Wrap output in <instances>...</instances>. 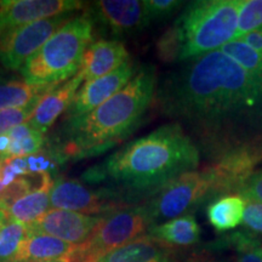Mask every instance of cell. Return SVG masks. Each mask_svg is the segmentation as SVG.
Instances as JSON below:
<instances>
[{
	"label": "cell",
	"instance_id": "1",
	"mask_svg": "<svg viewBox=\"0 0 262 262\" xmlns=\"http://www.w3.org/2000/svg\"><path fill=\"white\" fill-rule=\"evenodd\" d=\"M156 102L164 116L191 131L212 160L262 140V83L220 50L170 73Z\"/></svg>",
	"mask_w": 262,
	"mask_h": 262
},
{
	"label": "cell",
	"instance_id": "2",
	"mask_svg": "<svg viewBox=\"0 0 262 262\" xmlns=\"http://www.w3.org/2000/svg\"><path fill=\"white\" fill-rule=\"evenodd\" d=\"M201 163V152L189 134L178 123L159 126L126 143L102 164L84 175L89 182H108L123 203L131 198H149L166 183Z\"/></svg>",
	"mask_w": 262,
	"mask_h": 262
},
{
	"label": "cell",
	"instance_id": "3",
	"mask_svg": "<svg viewBox=\"0 0 262 262\" xmlns=\"http://www.w3.org/2000/svg\"><path fill=\"white\" fill-rule=\"evenodd\" d=\"M157 90L158 77L155 66H140L129 84L110 100L84 116L64 119L52 150L61 162L107 152L141 125L156 101Z\"/></svg>",
	"mask_w": 262,
	"mask_h": 262
},
{
	"label": "cell",
	"instance_id": "4",
	"mask_svg": "<svg viewBox=\"0 0 262 262\" xmlns=\"http://www.w3.org/2000/svg\"><path fill=\"white\" fill-rule=\"evenodd\" d=\"M94 18L89 12L73 16L19 70L24 79L38 85L61 84L74 77L93 42Z\"/></svg>",
	"mask_w": 262,
	"mask_h": 262
},
{
	"label": "cell",
	"instance_id": "5",
	"mask_svg": "<svg viewBox=\"0 0 262 262\" xmlns=\"http://www.w3.org/2000/svg\"><path fill=\"white\" fill-rule=\"evenodd\" d=\"M241 0H198L186 6L178 22L182 35L180 61L217 51L234 40Z\"/></svg>",
	"mask_w": 262,
	"mask_h": 262
},
{
	"label": "cell",
	"instance_id": "6",
	"mask_svg": "<svg viewBox=\"0 0 262 262\" xmlns=\"http://www.w3.org/2000/svg\"><path fill=\"white\" fill-rule=\"evenodd\" d=\"M215 176L206 166L203 170L188 171L166 183L158 192L147 199L143 209L149 227L180 216L191 214V210L206 199H214Z\"/></svg>",
	"mask_w": 262,
	"mask_h": 262
},
{
	"label": "cell",
	"instance_id": "7",
	"mask_svg": "<svg viewBox=\"0 0 262 262\" xmlns=\"http://www.w3.org/2000/svg\"><path fill=\"white\" fill-rule=\"evenodd\" d=\"M149 222L142 205H125L101 216L89 238L77 245L70 262H96L148 231Z\"/></svg>",
	"mask_w": 262,
	"mask_h": 262
},
{
	"label": "cell",
	"instance_id": "8",
	"mask_svg": "<svg viewBox=\"0 0 262 262\" xmlns=\"http://www.w3.org/2000/svg\"><path fill=\"white\" fill-rule=\"evenodd\" d=\"M72 17V14L52 16L9 32L0 38V63L8 70H21L26 61Z\"/></svg>",
	"mask_w": 262,
	"mask_h": 262
},
{
	"label": "cell",
	"instance_id": "9",
	"mask_svg": "<svg viewBox=\"0 0 262 262\" xmlns=\"http://www.w3.org/2000/svg\"><path fill=\"white\" fill-rule=\"evenodd\" d=\"M51 208L102 216L129 205L120 201L112 191H93L78 180L58 179L50 191Z\"/></svg>",
	"mask_w": 262,
	"mask_h": 262
},
{
	"label": "cell",
	"instance_id": "10",
	"mask_svg": "<svg viewBox=\"0 0 262 262\" xmlns=\"http://www.w3.org/2000/svg\"><path fill=\"white\" fill-rule=\"evenodd\" d=\"M261 162L262 140L228 150L212 160L209 168L215 176L216 196L237 193Z\"/></svg>",
	"mask_w": 262,
	"mask_h": 262
},
{
	"label": "cell",
	"instance_id": "11",
	"mask_svg": "<svg viewBox=\"0 0 262 262\" xmlns=\"http://www.w3.org/2000/svg\"><path fill=\"white\" fill-rule=\"evenodd\" d=\"M78 0H2L0 38L22 26L62 14H72L83 8Z\"/></svg>",
	"mask_w": 262,
	"mask_h": 262
},
{
	"label": "cell",
	"instance_id": "12",
	"mask_svg": "<svg viewBox=\"0 0 262 262\" xmlns=\"http://www.w3.org/2000/svg\"><path fill=\"white\" fill-rule=\"evenodd\" d=\"M139 68L140 67H137L134 61L129 58L116 71L97 79L85 81L83 86L79 88L73 102L67 110L66 119L81 117L101 106L117 93H119L123 88H125L129 81L135 77Z\"/></svg>",
	"mask_w": 262,
	"mask_h": 262
},
{
	"label": "cell",
	"instance_id": "13",
	"mask_svg": "<svg viewBox=\"0 0 262 262\" xmlns=\"http://www.w3.org/2000/svg\"><path fill=\"white\" fill-rule=\"evenodd\" d=\"M101 220V216L51 209L28 226L29 233L47 234L73 245L84 243Z\"/></svg>",
	"mask_w": 262,
	"mask_h": 262
},
{
	"label": "cell",
	"instance_id": "14",
	"mask_svg": "<svg viewBox=\"0 0 262 262\" xmlns=\"http://www.w3.org/2000/svg\"><path fill=\"white\" fill-rule=\"evenodd\" d=\"M91 15L116 37L136 34L150 24L146 14L145 3L139 0L95 2Z\"/></svg>",
	"mask_w": 262,
	"mask_h": 262
},
{
	"label": "cell",
	"instance_id": "15",
	"mask_svg": "<svg viewBox=\"0 0 262 262\" xmlns=\"http://www.w3.org/2000/svg\"><path fill=\"white\" fill-rule=\"evenodd\" d=\"M129 58V52L122 41L100 39L86 49L77 74L85 81L97 79L116 71Z\"/></svg>",
	"mask_w": 262,
	"mask_h": 262
},
{
	"label": "cell",
	"instance_id": "16",
	"mask_svg": "<svg viewBox=\"0 0 262 262\" xmlns=\"http://www.w3.org/2000/svg\"><path fill=\"white\" fill-rule=\"evenodd\" d=\"M83 79L78 74L67 81L56 85L51 91L42 96L35 107L34 114L29 120L33 125L45 134L57 118L68 110L79 90Z\"/></svg>",
	"mask_w": 262,
	"mask_h": 262
},
{
	"label": "cell",
	"instance_id": "17",
	"mask_svg": "<svg viewBox=\"0 0 262 262\" xmlns=\"http://www.w3.org/2000/svg\"><path fill=\"white\" fill-rule=\"evenodd\" d=\"M173 250L149 234H143L114 249L96 262H173Z\"/></svg>",
	"mask_w": 262,
	"mask_h": 262
},
{
	"label": "cell",
	"instance_id": "18",
	"mask_svg": "<svg viewBox=\"0 0 262 262\" xmlns=\"http://www.w3.org/2000/svg\"><path fill=\"white\" fill-rule=\"evenodd\" d=\"M75 247L77 245L51 235L29 233L19 245L17 253L6 262H41L68 258Z\"/></svg>",
	"mask_w": 262,
	"mask_h": 262
},
{
	"label": "cell",
	"instance_id": "19",
	"mask_svg": "<svg viewBox=\"0 0 262 262\" xmlns=\"http://www.w3.org/2000/svg\"><path fill=\"white\" fill-rule=\"evenodd\" d=\"M201 226L192 214L180 216L163 224L152 226L147 234L172 249L189 248L201 241Z\"/></svg>",
	"mask_w": 262,
	"mask_h": 262
},
{
	"label": "cell",
	"instance_id": "20",
	"mask_svg": "<svg viewBox=\"0 0 262 262\" xmlns=\"http://www.w3.org/2000/svg\"><path fill=\"white\" fill-rule=\"evenodd\" d=\"M245 199L238 193L216 196L206 206V217L216 232H228L243 224Z\"/></svg>",
	"mask_w": 262,
	"mask_h": 262
},
{
	"label": "cell",
	"instance_id": "21",
	"mask_svg": "<svg viewBox=\"0 0 262 262\" xmlns=\"http://www.w3.org/2000/svg\"><path fill=\"white\" fill-rule=\"evenodd\" d=\"M52 185L54 182L21 196L3 210V212L10 220L25 225L33 224L50 210V191Z\"/></svg>",
	"mask_w": 262,
	"mask_h": 262
},
{
	"label": "cell",
	"instance_id": "22",
	"mask_svg": "<svg viewBox=\"0 0 262 262\" xmlns=\"http://www.w3.org/2000/svg\"><path fill=\"white\" fill-rule=\"evenodd\" d=\"M58 84L38 85L26 80L0 81V111L25 107L33 101L45 96Z\"/></svg>",
	"mask_w": 262,
	"mask_h": 262
},
{
	"label": "cell",
	"instance_id": "23",
	"mask_svg": "<svg viewBox=\"0 0 262 262\" xmlns=\"http://www.w3.org/2000/svg\"><path fill=\"white\" fill-rule=\"evenodd\" d=\"M222 247L233 249L237 262H262V241L245 231H239L225 237Z\"/></svg>",
	"mask_w": 262,
	"mask_h": 262
},
{
	"label": "cell",
	"instance_id": "24",
	"mask_svg": "<svg viewBox=\"0 0 262 262\" xmlns=\"http://www.w3.org/2000/svg\"><path fill=\"white\" fill-rule=\"evenodd\" d=\"M220 51L237 62L249 74L262 83V55L238 39L227 42L220 49Z\"/></svg>",
	"mask_w": 262,
	"mask_h": 262
},
{
	"label": "cell",
	"instance_id": "25",
	"mask_svg": "<svg viewBox=\"0 0 262 262\" xmlns=\"http://www.w3.org/2000/svg\"><path fill=\"white\" fill-rule=\"evenodd\" d=\"M28 234L27 225L6 219L0 227V262L9 261L14 256Z\"/></svg>",
	"mask_w": 262,
	"mask_h": 262
},
{
	"label": "cell",
	"instance_id": "26",
	"mask_svg": "<svg viewBox=\"0 0 262 262\" xmlns=\"http://www.w3.org/2000/svg\"><path fill=\"white\" fill-rule=\"evenodd\" d=\"M157 56L163 63H175L181 58L182 35L178 22L163 33L157 41Z\"/></svg>",
	"mask_w": 262,
	"mask_h": 262
},
{
	"label": "cell",
	"instance_id": "27",
	"mask_svg": "<svg viewBox=\"0 0 262 262\" xmlns=\"http://www.w3.org/2000/svg\"><path fill=\"white\" fill-rule=\"evenodd\" d=\"M262 28V0H241L235 39Z\"/></svg>",
	"mask_w": 262,
	"mask_h": 262
},
{
	"label": "cell",
	"instance_id": "28",
	"mask_svg": "<svg viewBox=\"0 0 262 262\" xmlns=\"http://www.w3.org/2000/svg\"><path fill=\"white\" fill-rule=\"evenodd\" d=\"M39 101H40V98L33 101L25 107L0 111V135L8 134L14 127L29 122L34 114L35 107H37Z\"/></svg>",
	"mask_w": 262,
	"mask_h": 262
},
{
	"label": "cell",
	"instance_id": "29",
	"mask_svg": "<svg viewBox=\"0 0 262 262\" xmlns=\"http://www.w3.org/2000/svg\"><path fill=\"white\" fill-rule=\"evenodd\" d=\"M143 3L149 22L170 18L183 4L179 0H146Z\"/></svg>",
	"mask_w": 262,
	"mask_h": 262
},
{
	"label": "cell",
	"instance_id": "30",
	"mask_svg": "<svg viewBox=\"0 0 262 262\" xmlns=\"http://www.w3.org/2000/svg\"><path fill=\"white\" fill-rule=\"evenodd\" d=\"M45 141V134L38 133L34 135L26 137L21 141H15L10 143L8 156L9 158H17V157H28L40 152Z\"/></svg>",
	"mask_w": 262,
	"mask_h": 262
},
{
	"label": "cell",
	"instance_id": "31",
	"mask_svg": "<svg viewBox=\"0 0 262 262\" xmlns=\"http://www.w3.org/2000/svg\"><path fill=\"white\" fill-rule=\"evenodd\" d=\"M243 231L262 238V204L251 199H245Z\"/></svg>",
	"mask_w": 262,
	"mask_h": 262
},
{
	"label": "cell",
	"instance_id": "32",
	"mask_svg": "<svg viewBox=\"0 0 262 262\" xmlns=\"http://www.w3.org/2000/svg\"><path fill=\"white\" fill-rule=\"evenodd\" d=\"M238 194L244 199H251L262 204V170L251 173L238 188Z\"/></svg>",
	"mask_w": 262,
	"mask_h": 262
},
{
	"label": "cell",
	"instance_id": "33",
	"mask_svg": "<svg viewBox=\"0 0 262 262\" xmlns=\"http://www.w3.org/2000/svg\"><path fill=\"white\" fill-rule=\"evenodd\" d=\"M175 262V261H173ZM179 262H237L235 256H220L216 255L210 249H203L201 251H195L185 260Z\"/></svg>",
	"mask_w": 262,
	"mask_h": 262
},
{
	"label": "cell",
	"instance_id": "34",
	"mask_svg": "<svg viewBox=\"0 0 262 262\" xmlns=\"http://www.w3.org/2000/svg\"><path fill=\"white\" fill-rule=\"evenodd\" d=\"M40 133L37 127L31 122H27V123H24L21 124V125L14 127L12 130H10L8 133V135L10 137V140H11V142H15V141H21L26 139V137H29L32 135H34V134H38ZM42 134V133H41Z\"/></svg>",
	"mask_w": 262,
	"mask_h": 262
},
{
	"label": "cell",
	"instance_id": "35",
	"mask_svg": "<svg viewBox=\"0 0 262 262\" xmlns=\"http://www.w3.org/2000/svg\"><path fill=\"white\" fill-rule=\"evenodd\" d=\"M238 40L243 41L248 47H250L253 50L262 55V28L248 33L243 37L238 38Z\"/></svg>",
	"mask_w": 262,
	"mask_h": 262
},
{
	"label": "cell",
	"instance_id": "36",
	"mask_svg": "<svg viewBox=\"0 0 262 262\" xmlns=\"http://www.w3.org/2000/svg\"><path fill=\"white\" fill-rule=\"evenodd\" d=\"M10 143H11V140L8 134H4V135H0V160H5L9 158L8 152Z\"/></svg>",
	"mask_w": 262,
	"mask_h": 262
},
{
	"label": "cell",
	"instance_id": "37",
	"mask_svg": "<svg viewBox=\"0 0 262 262\" xmlns=\"http://www.w3.org/2000/svg\"><path fill=\"white\" fill-rule=\"evenodd\" d=\"M6 219H8V217H6L4 212H3L2 210H0V227H2V226L4 225V222L6 221Z\"/></svg>",
	"mask_w": 262,
	"mask_h": 262
},
{
	"label": "cell",
	"instance_id": "38",
	"mask_svg": "<svg viewBox=\"0 0 262 262\" xmlns=\"http://www.w3.org/2000/svg\"><path fill=\"white\" fill-rule=\"evenodd\" d=\"M41 262H70L68 258H60V260H50V261H41Z\"/></svg>",
	"mask_w": 262,
	"mask_h": 262
},
{
	"label": "cell",
	"instance_id": "39",
	"mask_svg": "<svg viewBox=\"0 0 262 262\" xmlns=\"http://www.w3.org/2000/svg\"><path fill=\"white\" fill-rule=\"evenodd\" d=\"M2 166H3V160H0V175H2Z\"/></svg>",
	"mask_w": 262,
	"mask_h": 262
}]
</instances>
